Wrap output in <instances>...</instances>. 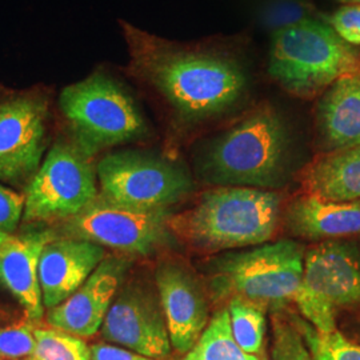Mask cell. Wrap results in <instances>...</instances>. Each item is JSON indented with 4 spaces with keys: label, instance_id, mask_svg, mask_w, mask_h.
I'll use <instances>...</instances> for the list:
<instances>
[{
    "label": "cell",
    "instance_id": "6da1fadb",
    "mask_svg": "<svg viewBox=\"0 0 360 360\" xmlns=\"http://www.w3.org/2000/svg\"><path fill=\"white\" fill-rule=\"evenodd\" d=\"M129 77L156 92L183 122L198 123L229 111L245 96V68L206 44H181L122 23Z\"/></svg>",
    "mask_w": 360,
    "mask_h": 360
},
{
    "label": "cell",
    "instance_id": "7a4b0ae2",
    "mask_svg": "<svg viewBox=\"0 0 360 360\" xmlns=\"http://www.w3.org/2000/svg\"><path fill=\"white\" fill-rule=\"evenodd\" d=\"M281 196L251 187H217L188 211L169 219V230L195 250L218 252L264 245L276 231Z\"/></svg>",
    "mask_w": 360,
    "mask_h": 360
},
{
    "label": "cell",
    "instance_id": "3957f363",
    "mask_svg": "<svg viewBox=\"0 0 360 360\" xmlns=\"http://www.w3.org/2000/svg\"><path fill=\"white\" fill-rule=\"evenodd\" d=\"M202 165L206 179L220 187L282 186L288 167L283 120L270 105L257 108L211 143Z\"/></svg>",
    "mask_w": 360,
    "mask_h": 360
},
{
    "label": "cell",
    "instance_id": "277c9868",
    "mask_svg": "<svg viewBox=\"0 0 360 360\" xmlns=\"http://www.w3.org/2000/svg\"><path fill=\"white\" fill-rule=\"evenodd\" d=\"M355 72H360L359 53L328 25L304 19L272 37L269 74L295 96L311 98Z\"/></svg>",
    "mask_w": 360,
    "mask_h": 360
},
{
    "label": "cell",
    "instance_id": "5b68a950",
    "mask_svg": "<svg viewBox=\"0 0 360 360\" xmlns=\"http://www.w3.org/2000/svg\"><path fill=\"white\" fill-rule=\"evenodd\" d=\"M58 105L70 139L90 158L119 144L139 141L148 131L132 96L103 71L65 87Z\"/></svg>",
    "mask_w": 360,
    "mask_h": 360
},
{
    "label": "cell",
    "instance_id": "8992f818",
    "mask_svg": "<svg viewBox=\"0 0 360 360\" xmlns=\"http://www.w3.org/2000/svg\"><path fill=\"white\" fill-rule=\"evenodd\" d=\"M304 255L303 245L288 239L226 255L217 264V287L221 294L283 306L300 290Z\"/></svg>",
    "mask_w": 360,
    "mask_h": 360
},
{
    "label": "cell",
    "instance_id": "52a82bcc",
    "mask_svg": "<svg viewBox=\"0 0 360 360\" xmlns=\"http://www.w3.org/2000/svg\"><path fill=\"white\" fill-rule=\"evenodd\" d=\"M294 303L314 328L321 333L335 331L338 311L360 304L358 248L326 240L309 250Z\"/></svg>",
    "mask_w": 360,
    "mask_h": 360
},
{
    "label": "cell",
    "instance_id": "ba28073f",
    "mask_svg": "<svg viewBox=\"0 0 360 360\" xmlns=\"http://www.w3.org/2000/svg\"><path fill=\"white\" fill-rule=\"evenodd\" d=\"M91 159L71 139L55 143L27 187V221H65L89 206L99 195Z\"/></svg>",
    "mask_w": 360,
    "mask_h": 360
},
{
    "label": "cell",
    "instance_id": "9c48e42d",
    "mask_svg": "<svg viewBox=\"0 0 360 360\" xmlns=\"http://www.w3.org/2000/svg\"><path fill=\"white\" fill-rule=\"evenodd\" d=\"M101 196L124 206L168 208L193 188L184 168L141 151L107 154L96 166Z\"/></svg>",
    "mask_w": 360,
    "mask_h": 360
},
{
    "label": "cell",
    "instance_id": "30bf717a",
    "mask_svg": "<svg viewBox=\"0 0 360 360\" xmlns=\"http://www.w3.org/2000/svg\"><path fill=\"white\" fill-rule=\"evenodd\" d=\"M168 208L124 206L98 195L74 218L63 221L67 238L90 240L124 254L148 255L169 236Z\"/></svg>",
    "mask_w": 360,
    "mask_h": 360
},
{
    "label": "cell",
    "instance_id": "8fae6325",
    "mask_svg": "<svg viewBox=\"0 0 360 360\" xmlns=\"http://www.w3.org/2000/svg\"><path fill=\"white\" fill-rule=\"evenodd\" d=\"M50 94L43 87L0 89V180L34 178L47 147Z\"/></svg>",
    "mask_w": 360,
    "mask_h": 360
},
{
    "label": "cell",
    "instance_id": "7c38bea8",
    "mask_svg": "<svg viewBox=\"0 0 360 360\" xmlns=\"http://www.w3.org/2000/svg\"><path fill=\"white\" fill-rule=\"evenodd\" d=\"M101 335L104 340L150 359H166L172 347L159 294L141 282L120 288L104 318Z\"/></svg>",
    "mask_w": 360,
    "mask_h": 360
},
{
    "label": "cell",
    "instance_id": "4fadbf2b",
    "mask_svg": "<svg viewBox=\"0 0 360 360\" xmlns=\"http://www.w3.org/2000/svg\"><path fill=\"white\" fill-rule=\"evenodd\" d=\"M129 266L124 259L105 257L72 295L49 311V326L79 338H90L101 331Z\"/></svg>",
    "mask_w": 360,
    "mask_h": 360
},
{
    "label": "cell",
    "instance_id": "5bb4252c",
    "mask_svg": "<svg viewBox=\"0 0 360 360\" xmlns=\"http://www.w3.org/2000/svg\"><path fill=\"white\" fill-rule=\"evenodd\" d=\"M155 278L171 345L180 354H187L208 326L205 291L193 274L178 263H162Z\"/></svg>",
    "mask_w": 360,
    "mask_h": 360
},
{
    "label": "cell",
    "instance_id": "9a60e30c",
    "mask_svg": "<svg viewBox=\"0 0 360 360\" xmlns=\"http://www.w3.org/2000/svg\"><path fill=\"white\" fill-rule=\"evenodd\" d=\"M105 259L102 245L77 238H55L39 259V284L44 309L62 304Z\"/></svg>",
    "mask_w": 360,
    "mask_h": 360
},
{
    "label": "cell",
    "instance_id": "2e32d148",
    "mask_svg": "<svg viewBox=\"0 0 360 360\" xmlns=\"http://www.w3.org/2000/svg\"><path fill=\"white\" fill-rule=\"evenodd\" d=\"M55 238L51 230H37L10 236L0 245V287L18 300L28 322H39L44 314L39 259L44 245Z\"/></svg>",
    "mask_w": 360,
    "mask_h": 360
},
{
    "label": "cell",
    "instance_id": "e0dca14e",
    "mask_svg": "<svg viewBox=\"0 0 360 360\" xmlns=\"http://www.w3.org/2000/svg\"><path fill=\"white\" fill-rule=\"evenodd\" d=\"M316 119L327 153L360 144V72L335 80L323 94Z\"/></svg>",
    "mask_w": 360,
    "mask_h": 360
},
{
    "label": "cell",
    "instance_id": "ac0fdd59",
    "mask_svg": "<svg viewBox=\"0 0 360 360\" xmlns=\"http://www.w3.org/2000/svg\"><path fill=\"white\" fill-rule=\"evenodd\" d=\"M287 227L311 240L360 233V202H334L316 195L299 196L285 211Z\"/></svg>",
    "mask_w": 360,
    "mask_h": 360
},
{
    "label": "cell",
    "instance_id": "d6986e66",
    "mask_svg": "<svg viewBox=\"0 0 360 360\" xmlns=\"http://www.w3.org/2000/svg\"><path fill=\"white\" fill-rule=\"evenodd\" d=\"M303 183L311 195L334 202L360 199V144L330 151L304 169Z\"/></svg>",
    "mask_w": 360,
    "mask_h": 360
},
{
    "label": "cell",
    "instance_id": "ffe728a7",
    "mask_svg": "<svg viewBox=\"0 0 360 360\" xmlns=\"http://www.w3.org/2000/svg\"><path fill=\"white\" fill-rule=\"evenodd\" d=\"M181 360H262L254 354L245 352L232 335L230 312L224 309L208 323L199 338Z\"/></svg>",
    "mask_w": 360,
    "mask_h": 360
},
{
    "label": "cell",
    "instance_id": "44dd1931",
    "mask_svg": "<svg viewBox=\"0 0 360 360\" xmlns=\"http://www.w3.org/2000/svg\"><path fill=\"white\" fill-rule=\"evenodd\" d=\"M267 306L248 300L242 296H232L229 304L232 335L236 343L248 354L257 355L264 343Z\"/></svg>",
    "mask_w": 360,
    "mask_h": 360
},
{
    "label": "cell",
    "instance_id": "7402d4cb",
    "mask_svg": "<svg viewBox=\"0 0 360 360\" xmlns=\"http://www.w3.org/2000/svg\"><path fill=\"white\" fill-rule=\"evenodd\" d=\"M26 360H91V347L83 338L41 327L35 328V348Z\"/></svg>",
    "mask_w": 360,
    "mask_h": 360
},
{
    "label": "cell",
    "instance_id": "603a6c76",
    "mask_svg": "<svg viewBox=\"0 0 360 360\" xmlns=\"http://www.w3.org/2000/svg\"><path fill=\"white\" fill-rule=\"evenodd\" d=\"M314 360H360V346L339 331L321 333L309 323L294 319Z\"/></svg>",
    "mask_w": 360,
    "mask_h": 360
},
{
    "label": "cell",
    "instance_id": "cb8c5ba5",
    "mask_svg": "<svg viewBox=\"0 0 360 360\" xmlns=\"http://www.w3.org/2000/svg\"><path fill=\"white\" fill-rule=\"evenodd\" d=\"M272 360H314L306 342L294 323L274 318Z\"/></svg>",
    "mask_w": 360,
    "mask_h": 360
},
{
    "label": "cell",
    "instance_id": "d4e9b609",
    "mask_svg": "<svg viewBox=\"0 0 360 360\" xmlns=\"http://www.w3.org/2000/svg\"><path fill=\"white\" fill-rule=\"evenodd\" d=\"M35 348V327L32 323L0 327V358L26 360Z\"/></svg>",
    "mask_w": 360,
    "mask_h": 360
},
{
    "label": "cell",
    "instance_id": "484cf974",
    "mask_svg": "<svg viewBox=\"0 0 360 360\" xmlns=\"http://www.w3.org/2000/svg\"><path fill=\"white\" fill-rule=\"evenodd\" d=\"M26 196L0 184V232L13 236L25 215Z\"/></svg>",
    "mask_w": 360,
    "mask_h": 360
},
{
    "label": "cell",
    "instance_id": "4316f807",
    "mask_svg": "<svg viewBox=\"0 0 360 360\" xmlns=\"http://www.w3.org/2000/svg\"><path fill=\"white\" fill-rule=\"evenodd\" d=\"M330 26L349 46H360V4L339 8L333 15Z\"/></svg>",
    "mask_w": 360,
    "mask_h": 360
},
{
    "label": "cell",
    "instance_id": "83f0119b",
    "mask_svg": "<svg viewBox=\"0 0 360 360\" xmlns=\"http://www.w3.org/2000/svg\"><path fill=\"white\" fill-rule=\"evenodd\" d=\"M91 360H155L146 358L131 349L111 346V345H94L91 346Z\"/></svg>",
    "mask_w": 360,
    "mask_h": 360
},
{
    "label": "cell",
    "instance_id": "f1b7e54d",
    "mask_svg": "<svg viewBox=\"0 0 360 360\" xmlns=\"http://www.w3.org/2000/svg\"><path fill=\"white\" fill-rule=\"evenodd\" d=\"M338 1H340V3H343V4H346V6H349V4H360V0H338Z\"/></svg>",
    "mask_w": 360,
    "mask_h": 360
},
{
    "label": "cell",
    "instance_id": "f546056e",
    "mask_svg": "<svg viewBox=\"0 0 360 360\" xmlns=\"http://www.w3.org/2000/svg\"><path fill=\"white\" fill-rule=\"evenodd\" d=\"M8 238H10V236H8V235H6V233H3V232H0V245H1V243H4V242H6V240H7V239H8Z\"/></svg>",
    "mask_w": 360,
    "mask_h": 360
}]
</instances>
